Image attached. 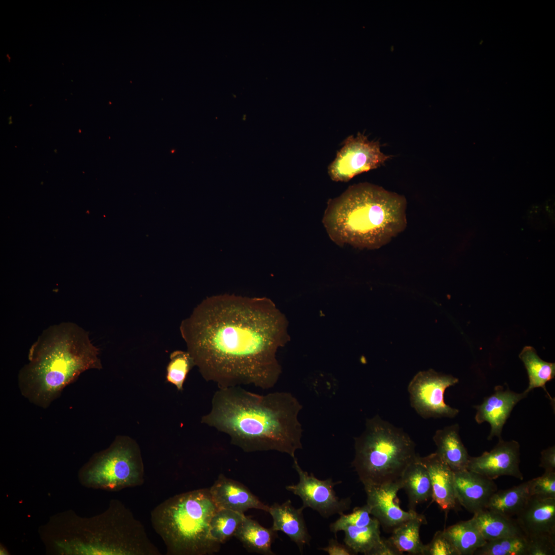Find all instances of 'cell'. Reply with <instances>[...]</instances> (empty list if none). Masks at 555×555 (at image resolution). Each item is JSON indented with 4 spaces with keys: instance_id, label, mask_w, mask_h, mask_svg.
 Masks as SVG:
<instances>
[{
    "instance_id": "cell-20",
    "label": "cell",
    "mask_w": 555,
    "mask_h": 555,
    "mask_svg": "<svg viewBox=\"0 0 555 555\" xmlns=\"http://www.w3.org/2000/svg\"><path fill=\"white\" fill-rule=\"evenodd\" d=\"M459 430L458 424H452L437 430L433 437L437 448L435 452L454 472L467 469L470 457Z\"/></svg>"
},
{
    "instance_id": "cell-16",
    "label": "cell",
    "mask_w": 555,
    "mask_h": 555,
    "mask_svg": "<svg viewBox=\"0 0 555 555\" xmlns=\"http://www.w3.org/2000/svg\"><path fill=\"white\" fill-rule=\"evenodd\" d=\"M454 487L458 503L475 513L485 509L497 490L493 480L467 469L454 472Z\"/></svg>"
},
{
    "instance_id": "cell-23",
    "label": "cell",
    "mask_w": 555,
    "mask_h": 555,
    "mask_svg": "<svg viewBox=\"0 0 555 555\" xmlns=\"http://www.w3.org/2000/svg\"><path fill=\"white\" fill-rule=\"evenodd\" d=\"M486 541L515 535H525L515 519L487 509L472 517Z\"/></svg>"
},
{
    "instance_id": "cell-14",
    "label": "cell",
    "mask_w": 555,
    "mask_h": 555,
    "mask_svg": "<svg viewBox=\"0 0 555 555\" xmlns=\"http://www.w3.org/2000/svg\"><path fill=\"white\" fill-rule=\"evenodd\" d=\"M528 394L523 392L517 393L511 391L509 387L498 385L495 387L492 394L485 398L479 405L474 406L476 410L475 419L480 424L488 422L491 427L490 434L487 438L492 440L495 436L502 439V430L514 406L522 399L527 397Z\"/></svg>"
},
{
    "instance_id": "cell-24",
    "label": "cell",
    "mask_w": 555,
    "mask_h": 555,
    "mask_svg": "<svg viewBox=\"0 0 555 555\" xmlns=\"http://www.w3.org/2000/svg\"><path fill=\"white\" fill-rule=\"evenodd\" d=\"M528 480L506 490H497L490 497L486 509L504 516L516 515L530 496Z\"/></svg>"
},
{
    "instance_id": "cell-33",
    "label": "cell",
    "mask_w": 555,
    "mask_h": 555,
    "mask_svg": "<svg viewBox=\"0 0 555 555\" xmlns=\"http://www.w3.org/2000/svg\"><path fill=\"white\" fill-rule=\"evenodd\" d=\"M531 496L543 498H555V472L544 471L542 475L529 480Z\"/></svg>"
},
{
    "instance_id": "cell-22",
    "label": "cell",
    "mask_w": 555,
    "mask_h": 555,
    "mask_svg": "<svg viewBox=\"0 0 555 555\" xmlns=\"http://www.w3.org/2000/svg\"><path fill=\"white\" fill-rule=\"evenodd\" d=\"M277 532L246 515L234 536L250 552L273 555L275 553L272 550V544L278 536Z\"/></svg>"
},
{
    "instance_id": "cell-3",
    "label": "cell",
    "mask_w": 555,
    "mask_h": 555,
    "mask_svg": "<svg viewBox=\"0 0 555 555\" xmlns=\"http://www.w3.org/2000/svg\"><path fill=\"white\" fill-rule=\"evenodd\" d=\"M406 209L404 196L361 182L328 200L322 223L330 239L341 247L377 249L404 230Z\"/></svg>"
},
{
    "instance_id": "cell-38",
    "label": "cell",
    "mask_w": 555,
    "mask_h": 555,
    "mask_svg": "<svg viewBox=\"0 0 555 555\" xmlns=\"http://www.w3.org/2000/svg\"><path fill=\"white\" fill-rule=\"evenodd\" d=\"M399 551L389 541L388 539H383L381 544L375 550L373 555H401Z\"/></svg>"
},
{
    "instance_id": "cell-18",
    "label": "cell",
    "mask_w": 555,
    "mask_h": 555,
    "mask_svg": "<svg viewBox=\"0 0 555 555\" xmlns=\"http://www.w3.org/2000/svg\"><path fill=\"white\" fill-rule=\"evenodd\" d=\"M516 516L527 537L544 533L555 535V498L530 495Z\"/></svg>"
},
{
    "instance_id": "cell-28",
    "label": "cell",
    "mask_w": 555,
    "mask_h": 555,
    "mask_svg": "<svg viewBox=\"0 0 555 555\" xmlns=\"http://www.w3.org/2000/svg\"><path fill=\"white\" fill-rule=\"evenodd\" d=\"M425 521L423 515L405 521L392 530L388 540L402 554L422 555L425 545L420 540V529Z\"/></svg>"
},
{
    "instance_id": "cell-13",
    "label": "cell",
    "mask_w": 555,
    "mask_h": 555,
    "mask_svg": "<svg viewBox=\"0 0 555 555\" xmlns=\"http://www.w3.org/2000/svg\"><path fill=\"white\" fill-rule=\"evenodd\" d=\"M402 487L401 480L364 487L369 513L385 529L393 530L404 522L422 515L416 511H404L399 506L397 495Z\"/></svg>"
},
{
    "instance_id": "cell-21",
    "label": "cell",
    "mask_w": 555,
    "mask_h": 555,
    "mask_svg": "<svg viewBox=\"0 0 555 555\" xmlns=\"http://www.w3.org/2000/svg\"><path fill=\"white\" fill-rule=\"evenodd\" d=\"M402 489L407 494L409 510L432 497V488L429 472L419 456L405 469L401 478Z\"/></svg>"
},
{
    "instance_id": "cell-37",
    "label": "cell",
    "mask_w": 555,
    "mask_h": 555,
    "mask_svg": "<svg viewBox=\"0 0 555 555\" xmlns=\"http://www.w3.org/2000/svg\"><path fill=\"white\" fill-rule=\"evenodd\" d=\"M539 466L545 471L555 472V447H548L541 453Z\"/></svg>"
},
{
    "instance_id": "cell-34",
    "label": "cell",
    "mask_w": 555,
    "mask_h": 555,
    "mask_svg": "<svg viewBox=\"0 0 555 555\" xmlns=\"http://www.w3.org/2000/svg\"><path fill=\"white\" fill-rule=\"evenodd\" d=\"M527 538V555L555 554V535L544 533Z\"/></svg>"
},
{
    "instance_id": "cell-29",
    "label": "cell",
    "mask_w": 555,
    "mask_h": 555,
    "mask_svg": "<svg viewBox=\"0 0 555 555\" xmlns=\"http://www.w3.org/2000/svg\"><path fill=\"white\" fill-rule=\"evenodd\" d=\"M246 515L229 509L216 510L210 522L212 538L220 545L234 536L237 529Z\"/></svg>"
},
{
    "instance_id": "cell-6",
    "label": "cell",
    "mask_w": 555,
    "mask_h": 555,
    "mask_svg": "<svg viewBox=\"0 0 555 555\" xmlns=\"http://www.w3.org/2000/svg\"><path fill=\"white\" fill-rule=\"evenodd\" d=\"M81 530L68 529L64 543L68 553L160 555L142 524L124 504L113 499L104 512L81 519Z\"/></svg>"
},
{
    "instance_id": "cell-2",
    "label": "cell",
    "mask_w": 555,
    "mask_h": 555,
    "mask_svg": "<svg viewBox=\"0 0 555 555\" xmlns=\"http://www.w3.org/2000/svg\"><path fill=\"white\" fill-rule=\"evenodd\" d=\"M201 422L225 433L246 452L276 451L295 457L302 449L299 414L302 406L290 393L260 395L240 386L219 388Z\"/></svg>"
},
{
    "instance_id": "cell-7",
    "label": "cell",
    "mask_w": 555,
    "mask_h": 555,
    "mask_svg": "<svg viewBox=\"0 0 555 555\" xmlns=\"http://www.w3.org/2000/svg\"><path fill=\"white\" fill-rule=\"evenodd\" d=\"M354 439L351 465L364 488L401 480L418 456L410 436L378 415L366 420L364 431Z\"/></svg>"
},
{
    "instance_id": "cell-19",
    "label": "cell",
    "mask_w": 555,
    "mask_h": 555,
    "mask_svg": "<svg viewBox=\"0 0 555 555\" xmlns=\"http://www.w3.org/2000/svg\"><path fill=\"white\" fill-rule=\"evenodd\" d=\"M305 508H295L290 499L282 504L274 503L269 506L268 513L272 518L271 528L275 531L286 534L302 553L311 540L303 516Z\"/></svg>"
},
{
    "instance_id": "cell-26",
    "label": "cell",
    "mask_w": 555,
    "mask_h": 555,
    "mask_svg": "<svg viewBox=\"0 0 555 555\" xmlns=\"http://www.w3.org/2000/svg\"><path fill=\"white\" fill-rule=\"evenodd\" d=\"M443 531L459 555H473L475 551L487 542L472 518L467 521H460Z\"/></svg>"
},
{
    "instance_id": "cell-25",
    "label": "cell",
    "mask_w": 555,
    "mask_h": 555,
    "mask_svg": "<svg viewBox=\"0 0 555 555\" xmlns=\"http://www.w3.org/2000/svg\"><path fill=\"white\" fill-rule=\"evenodd\" d=\"M527 372L529 385L524 391L528 394L535 388L541 387L550 400L552 398L546 388V384L554 378L555 363L543 360L532 346H525L519 354Z\"/></svg>"
},
{
    "instance_id": "cell-36",
    "label": "cell",
    "mask_w": 555,
    "mask_h": 555,
    "mask_svg": "<svg viewBox=\"0 0 555 555\" xmlns=\"http://www.w3.org/2000/svg\"><path fill=\"white\" fill-rule=\"evenodd\" d=\"M329 555H353L356 554L347 545L339 543L337 539H330L327 545L319 548Z\"/></svg>"
},
{
    "instance_id": "cell-30",
    "label": "cell",
    "mask_w": 555,
    "mask_h": 555,
    "mask_svg": "<svg viewBox=\"0 0 555 555\" xmlns=\"http://www.w3.org/2000/svg\"><path fill=\"white\" fill-rule=\"evenodd\" d=\"M527 537L515 535L487 541L474 555H527Z\"/></svg>"
},
{
    "instance_id": "cell-10",
    "label": "cell",
    "mask_w": 555,
    "mask_h": 555,
    "mask_svg": "<svg viewBox=\"0 0 555 555\" xmlns=\"http://www.w3.org/2000/svg\"><path fill=\"white\" fill-rule=\"evenodd\" d=\"M458 382L457 378L432 369L418 372L408 387L412 407L424 418L455 417L459 410L445 402L444 394Z\"/></svg>"
},
{
    "instance_id": "cell-12",
    "label": "cell",
    "mask_w": 555,
    "mask_h": 555,
    "mask_svg": "<svg viewBox=\"0 0 555 555\" xmlns=\"http://www.w3.org/2000/svg\"><path fill=\"white\" fill-rule=\"evenodd\" d=\"M520 462L519 443L513 440L504 441L501 439L490 451L485 452L479 456H470L467 469L492 480L502 476L523 480Z\"/></svg>"
},
{
    "instance_id": "cell-32",
    "label": "cell",
    "mask_w": 555,
    "mask_h": 555,
    "mask_svg": "<svg viewBox=\"0 0 555 555\" xmlns=\"http://www.w3.org/2000/svg\"><path fill=\"white\" fill-rule=\"evenodd\" d=\"M339 517L329 525V529L336 536L337 533L346 526L363 527L371 525L376 519L372 517L366 504L355 507L353 511L339 515Z\"/></svg>"
},
{
    "instance_id": "cell-27",
    "label": "cell",
    "mask_w": 555,
    "mask_h": 555,
    "mask_svg": "<svg viewBox=\"0 0 555 555\" xmlns=\"http://www.w3.org/2000/svg\"><path fill=\"white\" fill-rule=\"evenodd\" d=\"M380 526L377 519L366 526H346L342 530L344 532L343 542L356 554L361 553L365 555H373L383 540L380 535Z\"/></svg>"
},
{
    "instance_id": "cell-1",
    "label": "cell",
    "mask_w": 555,
    "mask_h": 555,
    "mask_svg": "<svg viewBox=\"0 0 555 555\" xmlns=\"http://www.w3.org/2000/svg\"><path fill=\"white\" fill-rule=\"evenodd\" d=\"M288 326L270 299L224 294L203 300L179 328L205 380L269 389L282 373L276 354L290 340Z\"/></svg>"
},
{
    "instance_id": "cell-35",
    "label": "cell",
    "mask_w": 555,
    "mask_h": 555,
    "mask_svg": "<svg viewBox=\"0 0 555 555\" xmlns=\"http://www.w3.org/2000/svg\"><path fill=\"white\" fill-rule=\"evenodd\" d=\"M422 555H459L443 530L436 532L432 541L424 545Z\"/></svg>"
},
{
    "instance_id": "cell-17",
    "label": "cell",
    "mask_w": 555,
    "mask_h": 555,
    "mask_svg": "<svg viewBox=\"0 0 555 555\" xmlns=\"http://www.w3.org/2000/svg\"><path fill=\"white\" fill-rule=\"evenodd\" d=\"M419 459L427 469L431 481L432 499L447 513L458 504L454 487V472L435 452Z\"/></svg>"
},
{
    "instance_id": "cell-31",
    "label": "cell",
    "mask_w": 555,
    "mask_h": 555,
    "mask_svg": "<svg viewBox=\"0 0 555 555\" xmlns=\"http://www.w3.org/2000/svg\"><path fill=\"white\" fill-rule=\"evenodd\" d=\"M166 366V380L174 385L178 391H183V385L189 372L196 366L194 360L188 351L177 350L170 355Z\"/></svg>"
},
{
    "instance_id": "cell-5",
    "label": "cell",
    "mask_w": 555,
    "mask_h": 555,
    "mask_svg": "<svg viewBox=\"0 0 555 555\" xmlns=\"http://www.w3.org/2000/svg\"><path fill=\"white\" fill-rule=\"evenodd\" d=\"M217 508L209 488L175 495L156 506L151 522L168 555H210L220 544L210 533V522Z\"/></svg>"
},
{
    "instance_id": "cell-15",
    "label": "cell",
    "mask_w": 555,
    "mask_h": 555,
    "mask_svg": "<svg viewBox=\"0 0 555 555\" xmlns=\"http://www.w3.org/2000/svg\"><path fill=\"white\" fill-rule=\"evenodd\" d=\"M209 489L218 509L244 513L249 509H256L268 512L269 506L263 503L243 484L223 474L219 475Z\"/></svg>"
},
{
    "instance_id": "cell-11",
    "label": "cell",
    "mask_w": 555,
    "mask_h": 555,
    "mask_svg": "<svg viewBox=\"0 0 555 555\" xmlns=\"http://www.w3.org/2000/svg\"><path fill=\"white\" fill-rule=\"evenodd\" d=\"M293 459L292 467L297 471L299 480L297 484L285 488L302 499V506L316 511L325 518L336 514L340 515L350 508V498H341L334 490L335 486L341 484V481L334 482L331 478L320 479L303 470L296 457Z\"/></svg>"
},
{
    "instance_id": "cell-4",
    "label": "cell",
    "mask_w": 555,
    "mask_h": 555,
    "mask_svg": "<svg viewBox=\"0 0 555 555\" xmlns=\"http://www.w3.org/2000/svg\"><path fill=\"white\" fill-rule=\"evenodd\" d=\"M99 354L88 333L77 324L49 327L29 349V363L20 375L23 393L34 403L48 406L82 372L102 368Z\"/></svg>"
},
{
    "instance_id": "cell-8",
    "label": "cell",
    "mask_w": 555,
    "mask_h": 555,
    "mask_svg": "<svg viewBox=\"0 0 555 555\" xmlns=\"http://www.w3.org/2000/svg\"><path fill=\"white\" fill-rule=\"evenodd\" d=\"M144 469L137 442L117 437L106 449L95 454L81 470L79 479L86 487L118 491L144 483Z\"/></svg>"
},
{
    "instance_id": "cell-9",
    "label": "cell",
    "mask_w": 555,
    "mask_h": 555,
    "mask_svg": "<svg viewBox=\"0 0 555 555\" xmlns=\"http://www.w3.org/2000/svg\"><path fill=\"white\" fill-rule=\"evenodd\" d=\"M391 157L381 152L378 141H371L358 133L343 141L328 166V175L334 181L347 182L358 174L379 167Z\"/></svg>"
}]
</instances>
